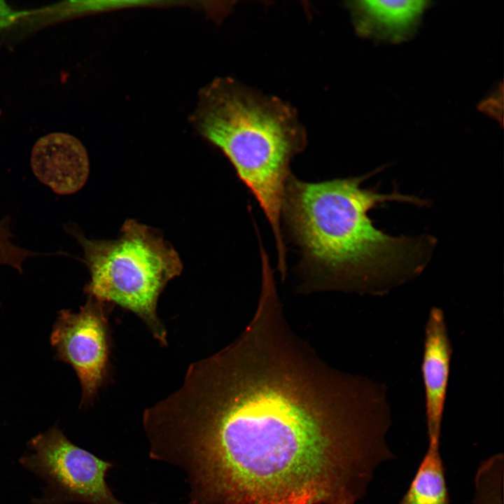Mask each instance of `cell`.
<instances>
[{
    "label": "cell",
    "mask_w": 504,
    "mask_h": 504,
    "mask_svg": "<svg viewBox=\"0 0 504 504\" xmlns=\"http://www.w3.org/2000/svg\"><path fill=\"white\" fill-rule=\"evenodd\" d=\"M146 426L150 458L185 473L186 504H358L396 458L385 388L326 364L271 304L190 365Z\"/></svg>",
    "instance_id": "cell-1"
},
{
    "label": "cell",
    "mask_w": 504,
    "mask_h": 504,
    "mask_svg": "<svg viewBox=\"0 0 504 504\" xmlns=\"http://www.w3.org/2000/svg\"><path fill=\"white\" fill-rule=\"evenodd\" d=\"M370 174L319 182L289 177L281 220L301 255L304 290H337L382 294L419 274L435 240L394 237L377 229L368 212L381 204L426 202L362 188Z\"/></svg>",
    "instance_id": "cell-2"
},
{
    "label": "cell",
    "mask_w": 504,
    "mask_h": 504,
    "mask_svg": "<svg viewBox=\"0 0 504 504\" xmlns=\"http://www.w3.org/2000/svg\"><path fill=\"white\" fill-rule=\"evenodd\" d=\"M202 134L232 164L272 230L278 267L286 266L281 209L293 158L305 146L291 109L274 99L219 79L203 90L195 114Z\"/></svg>",
    "instance_id": "cell-3"
},
{
    "label": "cell",
    "mask_w": 504,
    "mask_h": 504,
    "mask_svg": "<svg viewBox=\"0 0 504 504\" xmlns=\"http://www.w3.org/2000/svg\"><path fill=\"white\" fill-rule=\"evenodd\" d=\"M65 230L83 250L90 277L84 293L132 312L162 346H167L157 306L167 284L183 270L174 248L156 230L133 219L124 223L114 240L89 239L74 225Z\"/></svg>",
    "instance_id": "cell-4"
},
{
    "label": "cell",
    "mask_w": 504,
    "mask_h": 504,
    "mask_svg": "<svg viewBox=\"0 0 504 504\" xmlns=\"http://www.w3.org/2000/svg\"><path fill=\"white\" fill-rule=\"evenodd\" d=\"M19 462L46 484L34 504H127L107 484L113 464L71 442L57 425L32 438Z\"/></svg>",
    "instance_id": "cell-5"
},
{
    "label": "cell",
    "mask_w": 504,
    "mask_h": 504,
    "mask_svg": "<svg viewBox=\"0 0 504 504\" xmlns=\"http://www.w3.org/2000/svg\"><path fill=\"white\" fill-rule=\"evenodd\" d=\"M111 304L88 296L78 312L63 309L53 323L50 345L55 359L69 365L81 386L80 407L93 404L109 372Z\"/></svg>",
    "instance_id": "cell-6"
},
{
    "label": "cell",
    "mask_w": 504,
    "mask_h": 504,
    "mask_svg": "<svg viewBox=\"0 0 504 504\" xmlns=\"http://www.w3.org/2000/svg\"><path fill=\"white\" fill-rule=\"evenodd\" d=\"M451 353L443 311L433 307L425 326L421 364L428 442H440Z\"/></svg>",
    "instance_id": "cell-7"
},
{
    "label": "cell",
    "mask_w": 504,
    "mask_h": 504,
    "mask_svg": "<svg viewBox=\"0 0 504 504\" xmlns=\"http://www.w3.org/2000/svg\"><path fill=\"white\" fill-rule=\"evenodd\" d=\"M34 174L58 195H70L85 183L90 171L87 151L75 136L55 132L40 138L31 155Z\"/></svg>",
    "instance_id": "cell-8"
},
{
    "label": "cell",
    "mask_w": 504,
    "mask_h": 504,
    "mask_svg": "<svg viewBox=\"0 0 504 504\" xmlns=\"http://www.w3.org/2000/svg\"><path fill=\"white\" fill-rule=\"evenodd\" d=\"M351 10L359 34L398 41L414 28L426 1H357Z\"/></svg>",
    "instance_id": "cell-9"
},
{
    "label": "cell",
    "mask_w": 504,
    "mask_h": 504,
    "mask_svg": "<svg viewBox=\"0 0 504 504\" xmlns=\"http://www.w3.org/2000/svg\"><path fill=\"white\" fill-rule=\"evenodd\" d=\"M440 442H428L427 449L399 504H450Z\"/></svg>",
    "instance_id": "cell-10"
},
{
    "label": "cell",
    "mask_w": 504,
    "mask_h": 504,
    "mask_svg": "<svg viewBox=\"0 0 504 504\" xmlns=\"http://www.w3.org/2000/svg\"><path fill=\"white\" fill-rule=\"evenodd\" d=\"M10 221V216L0 219V265L11 267L22 274L23 264L27 259L51 254L31 251L16 245L12 241L13 234L11 232Z\"/></svg>",
    "instance_id": "cell-11"
},
{
    "label": "cell",
    "mask_w": 504,
    "mask_h": 504,
    "mask_svg": "<svg viewBox=\"0 0 504 504\" xmlns=\"http://www.w3.org/2000/svg\"><path fill=\"white\" fill-rule=\"evenodd\" d=\"M20 14L13 10L4 1H0V29L10 25Z\"/></svg>",
    "instance_id": "cell-12"
}]
</instances>
